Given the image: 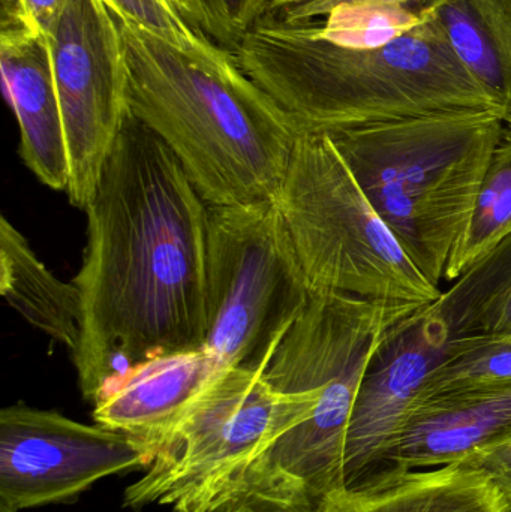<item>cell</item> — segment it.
Masks as SVG:
<instances>
[{"instance_id": "cell-1", "label": "cell", "mask_w": 511, "mask_h": 512, "mask_svg": "<svg viewBox=\"0 0 511 512\" xmlns=\"http://www.w3.org/2000/svg\"><path fill=\"white\" fill-rule=\"evenodd\" d=\"M86 213L74 363L96 405L137 364L204 348L209 206L173 152L129 114Z\"/></svg>"}, {"instance_id": "cell-2", "label": "cell", "mask_w": 511, "mask_h": 512, "mask_svg": "<svg viewBox=\"0 0 511 512\" xmlns=\"http://www.w3.org/2000/svg\"><path fill=\"white\" fill-rule=\"evenodd\" d=\"M233 54L302 132L479 111L507 116L426 11L419 26L368 50L324 41L311 24L263 18Z\"/></svg>"}, {"instance_id": "cell-3", "label": "cell", "mask_w": 511, "mask_h": 512, "mask_svg": "<svg viewBox=\"0 0 511 512\" xmlns=\"http://www.w3.org/2000/svg\"><path fill=\"white\" fill-rule=\"evenodd\" d=\"M129 110L176 156L207 206L273 200L302 131L240 68L194 59L116 14Z\"/></svg>"}, {"instance_id": "cell-4", "label": "cell", "mask_w": 511, "mask_h": 512, "mask_svg": "<svg viewBox=\"0 0 511 512\" xmlns=\"http://www.w3.org/2000/svg\"><path fill=\"white\" fill-rule=\"evenodd\" d=\"M506 122L503 113L479 111L324 134L408 258L441 288Z\"/></svg>"}, {"instance_id": "cell-5", "label": "cell", "mask_w": 511, "mask_h": 512, "mask_svg": "<svg viewBox=\"0 0 511 512\" xmlns=\"http://www.w3.org/2000/svg\"><path fill=\"white\" fill-rule=\"evenodd\" d=\"M359 388L281 393L263 372L227 367L156 445L153 462L126 487L123 507L221 512L261 450L305 421L347 435Z\"/></svg>"}, {"instance_id": "cell-6", "label": "cell", "mask_w": 511, "mask_h": 512, "mask_svg": "<svg viewBox=\"0 0 511 512\" xmlns=\"http://www.w3.org/2000/svg\"><path fill=\"white\" fill-rule=\"evenodd\" d=\"M275 200L311 292L410 304L443 292L405 254L324 132H302Z\"/></svg>"}, {"instance_id": "cell-7", "label": "cell", "mask_w": 511, "mask_h": 512, "mask_svg": "<svg viewBox=\"0 0 511 512\" xmlns=\"http://www.w3.org/2000/svg\"><path fill=\"white\" fill-rule=\"evenodd\" d=\"M309 297L275 198L209 206L204 349L222 366L266 372Z\"/></svg>"}, {"instance_id": "cell-8", "label": "cell", "mask_w": 511, "mask_h": 512, "mask_svg": "<svg viewBox=\"0 0 511 512\" xmlns=\"http://www.w3.org/2000/svg\"><path fill=\"white\" fill-rule=\"evenodd\" d=\"M511 277V236L437 300L417 307L384 340L357 394L344 451V487L365 483L429 379L486 334Z\"/></svg>"}, {"instance_id": "cell-9", "label": "cell", "mask_w": 511, "mask_h": 512, "mask_svg": "<svg viewBox=\"0 0 511 512\" xmlns=\"http://www.w3.org/2000/svg\"><path fill=\"white\" fill-rule=\"evenodd\" d=\"M69 159V203L86 210L128 119V63L104 0H68L47 35Z\"/></svg>"}, {"instance_id": "cell-10", "label": "cell", "mask_w": 511, "mask_h": 512, "mask_svg": "<svg viewBox=\"0 0 511 512\" xmlns=\"http://www.w3.org/2000/svg\"><path fill=\"white\" fill-rule=\"evenodd\" d=\"M152 462L135 439L99 424L23 403L0 412V507L14 512L74 504L98 481Z\"/></svg>"}, {"instance_id": "cell-11", "label": "cell", "mask_w": 511, "mask_h": 512, "mask_svg": "<svg viewBox=\"0 0 511 512\" xmlns=\"http://www.w3.org/2000/svg\"><path fill=\"white\" fill-rule=\"evenodd\" d=\"M509 441L511 384L420 397L380 465L363 484L387 475L465 462Z\"/></svg>"}, {"instance_id": "cell-12", "label": "cell", "mask_w": 511, "mask_h": 512, "mask_svg": "<svg viewBox=\"0 0 511 512\" xmlns=\"http://www.w3.org/2000/svg\"><path fill=\"white\" fill-rule=\"evenodd\" d=\"M3 90L20 129V156L42 185L68 191L69 159L47 36L2 21Z\"/></svg>"}, {"instance_id": "cell-13", "label": "cell", "mask_w": 511, "mask_h": 512, "mask_svg": "<svg viewBox=\"0 0 511 512\" xmlns=\"http://www.w3.org/2000/svg\"><path fill=\"white\" fill-rule=\"evenodd\" d=\"M224 369L204 348L150 358L132 367L93 405V420L155 454L159 441Z\"/></svg>"}, {"instance_id": "cell-14", "label": "cell", "mask_w": 511, "mask_h": 512, "mask_svg": "<svg viewBox=\"0 0 511 512\" xmlns=\"http://www.w3.org/2000/svg\"><path fill=\"white\" fill-rule=\"evenodd\" d=\"M318 512H511L494 481L467 463L387 475L341 487Z\"/></svg>"}, {"instance_id": "cell-15", "label": "cell", "mask_w": 511, "mask_h": 512, "mask_svg": "<svg viewBox=\"0 0 511 512\" xmlns=\"http://www.w3.org/2000/svg\"><path fill=\"white\" fill-rule=\"evenodd\" d=\"M0 294L36 330L78 351L83 325L81 292L57 279L20 231L0 218Z\"/></svg>"}, {"instance_id": "cell-16", "label": "cell", "mask_w": 511, "mask_h": 512, "mask_svg": "<svg viewBox=\"0 0 511 512\" xmlns=\"http://www.w3.org/2000/svg\"><path fill=\"white\" fill-rule=\"evenodd\" d=\"M422 3L459 63L511 119V0Z\"/></svg>"}, {"instance_id": "cell-17", "label": "cell", "mask_w": 511, "mask_h": 512, "mask_svg": "<svg viewBox=\"0 0 511 512\" xmlns=\"http://www.w3.org/2000/svg\"><path fill=\"white\" fill-rule=\"evenodd\" d=\"M511 236V119L495 149L480 188L473 218L450 262L444 282L452 283Z\"/></svg>"}, {"instance_id": "cell-18", "label": "cell", "mask_w": 511, "mask_h": 512, "mask_svg": "<svg viewBox=\"0 0 511 512\" xmlns=\"http://www.w3.org/2000/svg\"><path fill=\"white\" fill-rule=\"evenodd\" d=\"M425 20L419 5H387V3H348L333 9L323 23L312 24L318 38L347 48H377L410 32Z\"/></svg>"}, {"instance_id": "cell-19", "label": "cell", "mask_w": 511, "mask_h": 512, "mask_svg": "<svg viewBox=\"0 0 511 512\" xmlns=\"http://www.w3.org/2000/svg\"><path fill=\"white\" fill-rule=\"evenodd\" d=\"M504 384H511V339L482 334L429 379L420 397Z\"/></svg>"}, {"instance_id": "cell-20", "label": "cell", "mask_w": 511, "mask_h": 512, "mask_svg": "<svg viewBox=\"0 0 511 512\" xmlns=\"http://www.w3.org/2000/svg\"><path fill=\"white\" fill-rule=\"evenodd\" d=\"M116 14L125 15L152 35L176 47L182 53L203 62L219 63L230 51L213 44L209 38L189 26L171 0H104Z\"/></svg>"}, {"instance_id": "cell-21", "label": "cell", "mask_w": 511, "mask_h": 512, "mask_svg": "<svg viewBox=\"0 0 511 512\" xmlns=\"http://www.w3.org/2000/svg\"><path fill=\"white\" fill-rule=\"evenodd\" d=\"M183 20L213 44L234 53L260 21V0H171Z\"/></svg>"}, {"instance_id": "cell-22", "label": "cell", "mask_w": 511, "mask_h": 512, "mask_svg": "<svg viewBox=\"0 0 511 512\" xmlns=\"http://www.w3.org/2000/svg\"><path fill=\"white\" fill-rule=\"evenodd\" d=\"M68 0H9L3 6V15L20 21L39 35H48Z\"/></svg>"}, {"instance_id": "cell-23", "label": "cell", "mask_w": 511, "mask_h": 512, "mask_svg": "<svg viewBox=\"0 0 511 512\" xmlns=\"http://www.w3.org/2000/svg\"><path fill=\"white\" fill-rule=\"evenodd\" d=\"M462 463L482 469L494 481L511 508V441L476 454Z\"/></svg>"}, {"instance_id": "cell-24", "label": "cell", "mask_w": 511, "mask_h": 512, "mask_svg": "<svg viewBox=\"0 0 511 512\" xmlns=\"http://www.w3.org/2000/svg\"><path fill=\"white\" fill-rule=\"evenodd\" d=\"M423 0H309L302 5L285 9L275 20L287 24H311L326 17L333 9L348 3H387V5H419Z\"/></svg>"}, {"instance_id": "cell-25", "label": "cell", "mask_w": 511, "mask_h": 512, "mask_svg": "<svg viewBox=\"0 0 511 512\" xmlns=\"http://www.w3.org/2000/svg\"><path fill=\"white\" fill-rule=\"evenodd\" d=\"M486 334L500 339H511V277L492 306Z\"/></svg>"}, {"instance_id": "cell-26", "label": "cell", "mask_w": 511, "mask_h": 512, "mask_svg": "<svg viewBox=\"0 0 511 512\" xmlns=\"http://www.w3.org/2000/svg\"><path fill=\"white\" fill-rule=\"evenodd\" d=\"M309 0H260V20L263 18L276 17L284 12L285 9L293 6L302 5Z\"/></svg>"}, {"instance_id": "cell-27", "label": "cell", "mask_w": 511, "mask_h": 512, "mask_svg": "<svg viewBox=\"0 0 511 512\" xmlns=\"http://www.w3.org/2000/svg\"><path fill=\"white\" fill-rule=\"evenodd\" d=\"M0 512H14V511L8 510V508L0 507Z\"/></svg>"}]
</instances>
